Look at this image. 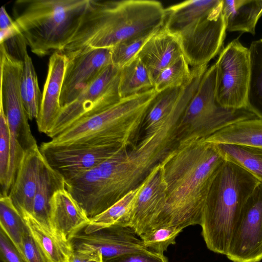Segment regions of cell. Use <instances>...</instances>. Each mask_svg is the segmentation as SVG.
Here are the masks:
<instances>
[{
	"instance_id": "cell-1",
	"label": "cell",
	"mask_w": 262,
	"mask_h": 262,
	"mask_svg": "<svg viewBox=\"0 0 262 262\" xmlns=\"http://www.w3.org/2000/svg\"><path fill=\"white\" fill-rule=\"evenodd\" d=\"M225 161L215 144L204 140L178 145L162 162L167 203L151 230L200 225L210 188Z\"/></svg>"
},
{
	"instance_id": "cell-2",
	"label": "cell",
	"mask_w": 262,
	"mask_h": 262,
	"mask_svg": "<svg viewBox=\"0 0 262 262\" xmlns=\"http://www.w3.org/2000/svg\"><path fill=\"white\" fill-rule=\"evenodd\" d=\"M165 8L153 0H89L79 25L61 51L112 48L125 40L150 35L163 27Z\"/></svg>"
},
{
	"instance_id": "cell-3",
	"label": "cell",
	"mask_w": 262,
	"mask_h": 262,
	"mask_svg": "<svg viewBox=\"0 0 262 262\" xmlns=\"http://www.w3.org/2000/svg\"><path fill=\"white\" fill-rule=\"evenodd\" d=\"M223 0H189L165 8L163 27L178 39L192 68L208 65L223 49Z\"/></svg>"
},
{
	"instance_id": "cell-4",
	"label": "cell",
	"mask_w": 262,
	"mask_h": 262,
	"mask_svg": "<svg viewBox=\"0 0 262 262\" xmlns=\"http://www.w3.org/2000/svg\"><path fill=\"white\" fill-rule=\"evenodd\" d=\"M89 0H17L14 21L32 52H61L73 37Z\"/></svg>"
},
{
	"instance_id": "cell-5",
	"label": "cell",
	"mask_w": 262,
	"mask_h": 262,
	"mask_svg": "<svg viewBox=\"0 0 262 262\" xmlns=\"http://www.w3.org/2000/svg\"><path fill=\"white\" fill-rule=\"evenodd\" d=\"M259 182L244 169L225 161L211 184L202 213L200 226L209 250L226 255L241 210Z\"/></svg>"
},
{
	"instance_id": "cell-6",
	"label": "cell",
	"mask_w": 262,
	"mask_h": 262,
	"mask_svg": "<svg viewBox=\"0 0 262 262\" xmlns=\"http://www.w3.org/2000/svg\"><path fill=\"white\" fill-rule=\"evenodd\" d=\"M157 94L154 88L121 98L110 107L76 122L51 141L129 148L140 139L145 115Z\"/></svg>"
},
{
	"instance_id": "cell-7",
	"label": "cell",
	"mask_w": 262,
	"mask_h": 262,
	"mask_svg": "<svg viewBox=\"0 0 262 262\" xmlns=\"http://www.w3.org/2000/svg\"><path fill=\"white\" fill-rule=\"evenodd\" d=\"M216 67L207 69L198 90L188 104L176 128L178 145L205 140L233 123L257 118L247 107L225 108L215 98Z\"/></svg>"
},
{
	"instance_id": "cell-8",
	"label": "cell",
	"mask_w": 262,
	"mask_h": 262,
	"mask_svg": "<svg viewBox=\"0 0 262 262\" xmlns=\"http://www.w3.org/2000/svg\"><path fill=\"white\" fill-rule=\"evenodd\" d=\"M215 63L217 103L228 108L246 107L250 77L249 49L236 38L223 48Z\"/></svg>"
},
{
	"instance_id": "cell-9",
	"label": "cell",
	"mask_w": 262,
	"mask_h": 262,
	"mask_svg": "<svg viewBox=\"0 0 262 262\" xmlns=\"http://www.w3.org/2000/svg\"><path fill=\"white\" fill-rule=\"evenodd\" d=\"M120 69L111 64L72 102L61 107L51 129L46 134L53 139L76 122L118 102Z\"/></svg>"
},
{
	"instance_id": "cell-10",
	"label": "cell",
	"mask_w": 262,
	"mask_h": 262,
	"mask_svg": "<svg viewBox=\"0 0 262 262\" xmlns=\"http://www.w3.org/2000/svg\"><path fill=\"white\" fill-rule=\"evenodd\" d=\"M39 150L48 165L69 180L89 170L118 151L126 149L117 145H98L73 142L57 144L43 142Z\"/></svg>"
},
{
	"instance_id": "cell-11",
	"label": "cell",
	"mask_w": 262,
	"mask_h": 262,
	"mask_svg": "<svg viewBox=\"0 0 262 262\" xmlns=\"http://www.w3.org/2000/svg\"><path fill=\"white\" fill-rule=\"evenodd\" d=\"M226 256L232 262L262 260V182L258 183L241 210Z\"/></svg>"
},
{
	"instance_id": "cell-12",
	"label": "cell",
	"mask_w": 262,
	"mask_h": 262,
	"mask_svg": "<svg viewBox=\"0 0 262 262\" xmlns=\"http://www.w3.org/2000/svg\"><path fill=\"white\" fill-rule=\"evenodd\" d=\"M69 244L72 250L99 251L103 261L148 249L132 228L118 224L89 234L82 229L71 237Z\"/></svg>"
},
{
	"instance_id": "cell-13",
	"label": "cell",
	"mask_w": 262,
	"mask_h": 262,
	"mask_svg": "<svg viewBox=\"0 0 262 262\" xmlns=\"http://www.w3.org/2000/svg\"><path fill=\"white\" fill-rule=\"evenodd\" d=\"M67 58L60 99L61 107L74 100L112 64L111 48L84 50Z\"/></svg>"
},
{
	"instance_id": "cell-14",
	"label": "cell",
	"mask_w": 262,
	"mask_h": 262,
	"mask_svg": "<svg viewBox=\"0 0 262 262\" xmlns=\"http://www.w3.org/2000/svg\"><path fill=\"white\" fill-rule=\"evenodd\" d=\"M162 162L142 183L130 215L128 227L139 236L153 228L166 206L167 191Z\"/></svg>"
},
{
	"instance_id": "cell-15",
	"label": "cell",
	"mask_w": 262,
	"mask_h": 262,
	"mask_svg": "<svg viewBox=\"0 0 262 262\" xmlns=\"http://www.w3.org/2000/svg\"><path fill=\"white\" fill-rule=\"evenodd\" d=\"M67 60L61 52L53 53L49 59L39 112L36 119L39 131L46 134L52 127L61 108L60 99Z\"/></svg>"
},
{
	"instance_id": "cell-16",
	"label": "cell",
	"mask_w": 262,
	"mask_h": 262,
	"mask_svg": "<svg viewBox=\"0 0 262 262\" xmlns=\"http://www.w3.org/2000/svg\"><path fill=\"white\" fill-rule=\"evenodd\" d=\"M43 158L37 146L27 151L8 196L21 216H32L34 198Z\"/></svg>"
},
{
	"instance_id": "cell-17",
	"label": "cell",
	"mask_w": 262,
	"mask_h": 262,
	"mask_svg": "<svg viewBox=\"0 0 262 262\" xmlns=\"http://www.w3.org/2000/svg\"><path fill=\"white\" fill-rule=\"evenodd\" d=\"M137 56L148 70L154 83L163 70L184 55L177 38L163 27L148 38Z\"/></svg>"
},
{
	"instance_id": "cell-18",
	"label": "cell",
	"mask_w": 262,
	"mask_h": 262,
	"mask_svg": "<svg viewBox=\"0 0 262 262\" xmlns=\"http://www.w3.org/2000/svg\"><path fill=\"white\" fill-rule=\"evenodd\" d=\"M50 205L51 223L54 233L69 245L71 237L84 228L91 220L66 188L55 192Z\"/></svg>"
},
{
	"instance_id": "cell-19",
	"label": "cell",
	"mask_w": 262,
	"mask_h": 262,
	"mask_svg": "<svg viewBox=\"0 0 262 262\" xmlns=\"http://www.w3.org/2000/svg\"><path fill=\"white\" fill-rule=\"evenodd\" d=\"M65 187L63 177L52 168L43 158L34 198L32 216L55 236L51 223L50 203L55 192Z\"/></svg>"
},
{
	"instance_id": "cell-20",
	"label": "cell",
	"mask_w": 262,
	"mask_h": 262,
	"mask_svg": "<svg viewBox=\"0 0 262 262\" xmlns=\"http://www.w3.org/2000/svg\"><path fill=\"white\" fill-rule=\"evenodd\" d=\"M222 13L227 31L254 35L257 23L262 16V0H223Z\"/></svg>"
},
{
	"instance_id": "cell-21",
	"label": "cell",
	"mask_w": 262,
	"mask_h": 262,
	"mask_svg": "<svg viewBox=\"0 0 262 262\" xmlns=\"http://www.w3.org/2000/svg\"><path fill=\"white\" fill-rule=\"evenodd\" d=\"M204 141L213 144H230L262 148V120L252 118L233 123Z\"/></svg>"
},
{
	"instance_id": "cell-22",
	"label": "cell",
	"mask_w": 262,
	"mask_h": 262,
	"mask_svg": "<svg viewBox=\"0 0 262 262\" xmlns=\"http://www.w3.org/2000/svg\"><path fill=\"white\" fill-rule=\"evenodd\" d=\"M22 216L48 262H69L73 252L70 245L46 229L33 216Z\"/></svg>"
},
{
	"instance_id": "cell-23",
	"label": "cell",
	"mask_w": 262,
	"mask_h": 262,
	"mask_svg": "<svg viewBox=\"0 0 262 262\" xmlns=\"http://www.w3.org/2000/svg\"><path fill=\"white\" fill-rule=\"evenodd\" d=\"M141 186V185L130 191L106 210L91 219L90 223L82 229L83 231L86 234L91 233L115 224L128 227L130 215Z\"/></svg>"
},
{
	"instance_id": "cell-24",
	"label": "cell",
	"mask_w": 262,
	"mask_h": 262,
	"mask_svg": "<svg viewBox=\"0 0 262 262\" xmlns=\"http://www.w3.org/2000/svg\"><path fill=\"white\" fill-rule=\"evenodd\" d=\"M225 158L244 169L262 182V148L230 144H214Z\"/></svg>"
},
{
	"instance_id": "cell-25",
	"label": "cell",
	"mask_w": 262,
	"mask_h": 262,
	"mask_svg": "<svg viewBox=\"0 0 262 262\" xmlns=\"http://www.w3.org/2000/svg\"><path fill=\"white\" fill-rule=\"evenodd\" d=\"M249 49L250 77L246 107L262 120V38L253 41Z\"/></svg>"
},
{
	"instance_id": "cell-26",
	"label": "cell",
	"mask_w": 262,
	"mask_h": 262,
	"mask_svg": "<svg viewBox=\"0 0 262 262\" xmlns=\"http://www.w3.org/2000/svg\"><path fill=\"white\" fill-rule=\"evenodd\" d=\"M154 88L148 70L137 56L120 69L119 90L121 98Z\"/></svg>"
},
{
	"instance_id": "cell-27",
	"label": "cell",
	"mask_w": 262,
	"mask_h": 262,
	"mask_svg": "<svg viewBox=\"0 0 262 262\" xmlns=\"http://www.w3.org/2000/svg\"><path fill=\"white\" fill-rule=\"evenodd\" d=\"M20 93L28 119H37L41 102L37 76L31 58L28 54L24 60L20 79Z\"/></svg>"
},
{
	"instance_id": "cell-28",
	"label": "cell",
	"mask_w": 262,
	"mask_h": 262,
	"mask_svg": "<svg viewBox=\"0 0 262 262\" xmlns=\"http://www.w3.org/2000/svg\"><path fill=\"white\" fill-rule=\"evenodd\" d=\"M0 225L22 254L23 238L28 228L8 195H1Z\"/></svg>"
},
{
	"instance_id": "cell-29",
	"label": "cell",
	"mask_w": 262,
	"mask_h": 262,
	"mask_svg": "<svg viewBox=\"0 0 262 262\" xmlns=\"http://www.w3.org/2000/svg\"><path fill=\"white\" fill-rule=\"evenodd\" d=\"M184 56L163 70L154 82L157 93L169 89L179 88L187 83L192 75L191 69Z\"/></svg>"
},
{
	"instance_id": "cell-30",
	"label": "cell",
	"mask_w": 262,
	"mask_h": 262,
	"mask_svg": "<svg viewBox=\"0 0 262 262\" xmlns=\"http://www.w3.org/2000/svg\"><path fill=\"white\" fill-rule=\"evenodd\" d=\"M179 226H168L150 230L140 237L149 250L163 254L170 245L175 244L177 235L183 230Z\"/></svg>"
},
{
	"instance_id": "cell-31",
	"label": "cell",
	"mask_w": 262,
	"mask_h": 262,
	"mask_svg": "<svg viewBox=\"0 0 262 262\" xmlns=\"http://www.w3.org/2000/svg\"><path fill=\"white\" fill-rule=\"evenodd\" d=\"M0 183L1 195H8V173L10 158V137L7 120L0 106Z\"/></svg>"
},
{
	"instance_id": "cell-32",
	"label": "cell",
	"mask_w": 262,
	"mask_h": 262,
	"mask_svg": "<svg viewBox=\"0 0 262 262\" xmlns=\"http://www.w3.org/2000/svg\"><path fill=\"white\" fill-rule=\"evenodd\" d=\"M152 34L130 38L111 48L112 64L121 69L130 62L137 57L143 45Z\"/></svg>"
},
{
	"instance_id": "cell-33",
	"label": "cell",
	"mask_w": 262,
	"mask_h": 262,
	"mask_svg": "<svg viewBox=\"0 0 262 262\" xmlns=\"http://www.w3.org/2000/svg\"><path fill=\"white\" fill-rule=\"evenodd\" d=\"M0 46L12 57L23 62L28 54L26 41L20 32L13 34L0 41Z\"/></svg>"
},
{
	"instance_id": "cell-34",
	"label": "cell",
	"mask_w": 262,
	"mask_h": 262,
	"mask_svg": "<svg viewBox=\"0 0 262 262\" xmlns=\"http://www.w3.org/2000/svg\"><path fill=\"white\" fill-rule=\"evenodd\" d=\"M103 262H168V261L163 254L147 249L128 253Z\"/></svg>"
},
{
	"instance_id": "cell-35",
	"label": "cell",
	"mask_w": 262,
	"mask_h": 262,
	"mask_svg": "<svg viewBox=\"0 0 262 262\" xmlns=\"http://www.w3.org/2000/svg\"><path fill=\"white\" fill-rule=\"evenodd\" d=\"M0 256L3 262H27L20 251L2 229H0Z\"/></svg>"
},
{
	"instance_id": "cell-36",
	"label": "cell",
	"mask_w": 262,
	"mask_h": 262,
	"mask_svg": "<svg viewBox=\"0 0 262 262\" xmlns=\"http://www.w3.org/2000/svg\"><path fill=\"white\" fill-rule=\"evenodd\" d=\"M22 254L27 262H48L29 229L23 238Z\"/></svg>"
},
{
	"instance_id": "cell-37",
	"label": "cell",
	"mask_w": 262,
	"mask_h": 262,
	"mask_svg": "<svg viewBox=\"0 0 262 262\" xmlns=\"http://www.w3.org/2000/svg\"><path fill=\"white\" fill-rule=\"evenodd\" d=\"M69 262H103L101 253L98 251L73 250Z\"/></svg>"
},
{
	"instance_id": "cell-38",
	"label": "cell",
	"mask_w": 262,
	"mask_h": 262,
	"mask_svg": "<svg viewBox=\"0 0 262 262\" xmlns=\"http://www.w3.org/2000/svg\"><path fill=\"white\" fill-rule=\"evenodd\" d=\"M14 21L8 14L4 6H2L0 10V30L7 29L15 26Z\"/></svg>"
},
{
	"instance_id": "cell-39",
	"label": "cell",
	"mask_w": 262,
	"mask_h": 262,
	"mask_svg": "<svg viewBox=\"0 0 262 262\" xmlns=\"http://www.w3.org/2000/svg\"><path fill=\"white\" fill-rule=\"evenodd\" d=\"M260 262V261H259Z\"/></svg>"
}]
</instances>
